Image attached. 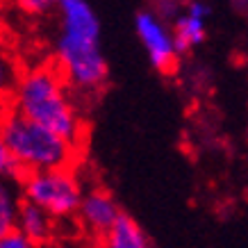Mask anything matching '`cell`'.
Instances as JSON below:
<instances>
[{"mask_svg": "<svg viewBox=\"0 0 248 248\" xmlns=\"http://www.w3.org/2000/svg\"><path fill=\"white\" fill-rule=\"evenodd\" d=\"M60 32L55 60L71 89L93 93L107 80V60L100 46V21L89 0H60Z\"/></svg>", "mask_w": 248, "mask_h": 248, "instance_id": "6da1fadb", "label": "cell"}, {"mask_svg": "<svg viewBox=\"0 0 248 248\" xmlns=\"http://www.w3.org/2000/svg\"><path fill=\"white\" fill-rule=\"evenodd\" d=\"M68 89L71 84L60 68H28L14 84L12 109L78 146L84 132L82 116Z\"/></svg>", "mask_w": 248, "mask_h": 248, "instance_id": "7a4b0ae2", "label": "cell"}, {"mask_svg": "<svg viewBox=\"0 0 248 248\" xmlns=\"http://www.w3.org/2000/svg\"><path fill=\"white\" fill-rule=\"evenodd\" d=\"M0 146H5L12 155H16V159L28 173L71 166L76 155V143L66 141L64 137L55 135L53 130L39 125L14 109L2 121Z\"/></svg>", "mask_w": 248, "mask_h": 248, "instance_id": "3957f363", "label": "cell"}, {"mask_svg": "<svg viewBox=\"0 0 248 248\" xmlns=\"http://www.w3.org/2000/svg\"><path fill=\"white\" fill-rule=\"evenodd\" d=\"M21 196L30 203H37L55 218L78 217L84 198L82 182L71 171V166L30 171L21 180Z\"/></svg>", "mask_w": 248, "mask_h": 248, "instance_id": "277c9868", "label": "cell"}, {"mask_svg": "<svg viewBox=\"0 0 248 248\" xmlns=\"http://www.w3.org/2000/svg\"><path fill=\"white\" fill-rule=\"evenodd\" d=\"M135 34L155 71L169 73L175 68L180 50H178L173 30H169V25L164 23V16L148 9L139 12L135 16Z\"/></svg>", "mask_w": 248, "mask_h": 248, "instance_id": "5b68a950", "label": "cell"}, {"mask_svg": "<svg viewBox=\"0 0 248 248\" xmlns=\"http://www.w3.org/2000/svg\"><path fill=\"white\" fill-rule=\"evenodd\" d=\"M119 205L107 191H103V189L84 191V198L80 203V210H78V221L89 234L103 239L112 230L114 223L119 221Z\"/></svg>", "mask_w": 248, "mask_h": 248, "instance_id": "8992f818", "label": "cell"}, {"mask_svg": "<svg viewBox=\"0 0 248 248\" xmlns=\"http://www.w3.org/2000/svg\"><path fill=\"white\" fill-rule=\"evenodd\" d=\"M207 16H210V7L203 0H189L185 9L173 18V34H175V44L180 53L194 50L196 46L205 41Z\"/></svg>", "mask_w": 248, "mask_h": 248, "instance_id": "52a82bcc", "label": "cell"}, {"mask_svg": "<svg viewBox=\"0 0 248 248\" xmlns=\"http://www.w3.org/2000/svg\"><path fill=\"white\" fill-rule=\"evenodd\" d=\"M55 228V217L50 212H46L44 207H39L37 203H30L23 198L21 212H18V221H16V230L23 232L28 239H32L34 244H46L53 237Z\"/></svg>", "mask_w": 248, "mask_h": 248, "instance_id": "ba28073f", "label": "cell"}, {"mask_svg": "<svg viewBox=\"0 0 248 248\" xmlns=\"http://www.w3.org/2000/svg\"><path fill=\"white\" fill-rule=\"evenodd\" d=\"M100 248H153V241L135 218L121 214L112 230L103 237Z\"/></svg>", "mask_w": 248, "mask_h": 248, "instance_id": "9c48e42d", "label": "cell"}, {"mask_svg": "<svg viewBox=\"0 0 248 248\" xmlns=\"http://www.w3.org/2000/svg\"><path fill=\"white\" fill-rule=\"evenodd\" d=\"M23 196L18 198L12 185H2L0 187V234L16 230V221H18V212H21Z\"/></svg>", "mask_w": 248, "mask_h": 248, "instance_id": "30bf717a", "label": "cell"}, {"mask_svg": "<svg viewBox=\"0 0 248 248\" xmlns=\"http://www.w3.org/2000/svg\"><path fill=\"white\" fill-rule=\"evenodd\" d=\"M0 173H2L7 180H16V182H21L23 178L28 175V171H25L23 164L16 159V155H12L5 146H0Z\"/></svg>", "mask_w": 248, "mask_h": 248, "instance_id": "8fae6325", "label": "cell"}, {"mask_svg": "<svg viewBox=\"0 0 248 248\" xmlns=\"http://www.w3.org/2000/svg\"><path fill=\"white\" fill-rule=\"evenodd\" d=\"M14 5L21 12L30 16H41V14H48L50 9H57L60 0H14Z\"/></svg>", "mask_w": 248, "mask_h": 248, "instance_id": "7c38bea8", "label": "cell"}, {"mask_svg": "<svg viewBox=\"0 0 248 248\" xmlns=\"http://www.w3.org/2000/svg\"><path fill=\"white\" fill-rule=\"evenodd\" d=\"M0 248H37V244L18 230H9L0 234Z\"/></svg>", "mask_w": 248, "mask_h": 248, "instance_id": "4fadbf2b", "label": "cell"}, {"mask_svg": "<svg viewBox=\"0 0 248 248\" xmlns=\"http://www.w3.org/2000/svg\"><path fill=\"white\" fill-rule=\"evenodd\" d=\"M37 248H68V246L62 244V241H46V244H39Z\"/></svg>", "mask_w": 248, "mask_h": 248, "instance_id": "5bb4252c", "label": "cell"}, {"mask_svg": "<svg viewBox=\"0 0 248 248\" xmlns=\"http://www.w3.org/2000/svg\"><path fill=\"white\" fill-rule=\"evenodd\" d=\"M234 2V7L237 9H241V12H246L248 14V0H232Z\"/></svg>", "mask_w": 248, "mask_h": 248, "instance_id": "9a60e30c", "label": "cell"}, {"mask_svg": "<svg viewBox=\"0 0 248 248\" xmlns=\"http://www.w3.org/2000/svg\"><path fill=\"white\" fill-rule=\"evenodd\" d=\"M89 248H93V246H89Z\"/></svg>", "mask_w": 248, "mask_h": 248, "instance_id": "2e32d148", "label": "cell"}]
</instances>
